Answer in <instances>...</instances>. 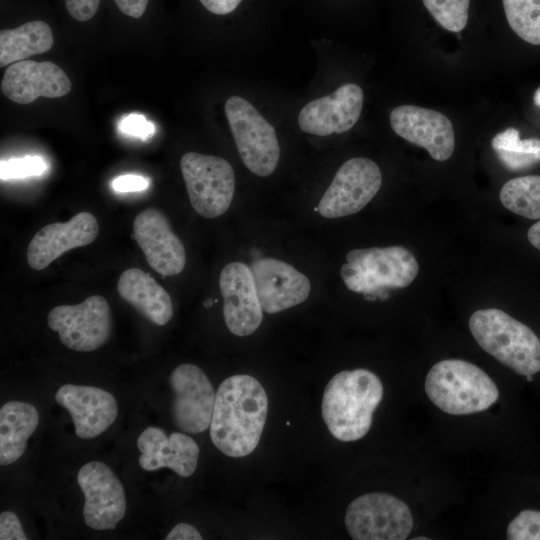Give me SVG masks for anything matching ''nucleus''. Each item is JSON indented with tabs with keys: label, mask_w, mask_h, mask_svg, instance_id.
Segmentation results:
<instances>
[{
	"label": "nucleus",
	"mask_w": 540,
	"mask_h": 540,
	"mask_svg": "<svg viewBox=\"0 0 540 540\" xmlns=\"http://www.w3.org/2000/svg\"><path fill=\"white\" fill-rule=\"evenodd\" d=\"M268 398L261 383L250 375L226 378L218 387L210 424L215 447L229 457L252 453L261 438Z\"/></svg>",
	"instance_id": "obj_1"
},
{
	"label": "nucleus",
	"mask_w": 540,
	"mask_h": 540,
	"mask_svg": "<svg viewBox=\"0 0 540 540\" xmlns=\"http://www.w3.org/2000/svg\"><path fill=\"white\" fill-rule=\"evenodd\" d=\"M383 397L379 377L367 369L335 374L324 389L322 417L329 432L344 442L363 438Z\"/></svg>",
	"instance_id": "obj_2"
},
{
	"label": "nucleus",
	"mask_w": 540,
	"mask_h": 540,
	"mask_svg": "<svg viewBox=\"0 0 540 540\" xmlns=\"http://www.w3.org/2000/svg\"><path fill=\"white\" fill-rule=\"evenodd\" d=\"M469 329L479 346L517 374L540 371V339L522 322L496 309L475 311Z\"/></svg>",
	"instance_id": "obj_3"
},
{
	"label": "nucleus",
	"mask_w": 540,
	"mask_h": 540,
	"mask_svg": "<svg viewBox=\"0 0 540 540\" xmlns=\"http://www.w3.org/2000/svg\"><path fill=\"white\" fill-rule=\"evenodd\" d=\"M346 261L340 270L343 282L369 300L385 299L386 290L409 286L419 272L417 259L402 246L354 249Z\"/></svg>",
	"instance_id": "obj_4"
},
{
	"label": "nucleus",
	"mask_w": 540,
	"mask_h": 540,
	"mask_svg": "<svg viewBox=\"0 0 540 540\" xmlns=\"http://www.w3.org/2000/svg\"><path fill=\"white\" fill-rule=\"evenodd\" d=\"M431 402L450 415H467L488 409L499 397L494 381L478 366L446 359L431 367L425 379Z\"/></svg>",
	"instance_id": "obj_5"
},
{
	"label": "nucleus",
	"mask_w": 540,
	"mask_h": 540,
	"mask_svg": "<svg viewBox=\"0 0 540 540\" xmlns=\"http://www.w3.org/2000/svg\"><path fill=\"white\" fill-rule=\"evenodd\" d=\"M225 114L243 164L259 177L271 175L280 157L274 127L240 96L234 95L226 100Z\"/></svg>",
	"instance_id": "obj_6"
},
{
	"label": "nucleus",
	"mask_w": 540,
	"mask_h": 540,
	"mask_svg": "<svg viewBox=\"0 0 540 540\" xmlns=\"http://www.w3.org/2000/svg\"><path fill=\"white\" fill-rule=\"evenodd\" d=\"M180 168L190 203L204 218L224 214L233 199L235 174L224 158L196 152L185 153Z\"/></svg>",
	"instance_id": "obj_7"
},
{
	"label": "nucleus",
	"mask_w": 540,
	"mask_h": 540,
	"mask_svg": "<svg viewBox=\"0 0 540 540\" xmlns=\"http://www.w3.org/2000/svg\"><path fill=\"white\" fill-rule=\"evenodd\" d=\"M346 529L354 540H403L413 528L406 503L385 493H368L355 498L345 514Z\"/></svg>",
	"instance_id": "obj_8"
},
{
	"label": "nucleus",
	"mask_w": 540,
	"mask_h": 540,
	"mask_svg": "<svg viewBox=\"0 0 540 540\" xmlns=\"http://www.w3.org/2000/svg\"><path fill=\"white\" fill-rule=\"evenodd\" d=\"M47 322L65 347L79 352L98 349L108 341L112 330L109 304L100 295L89 296L76 305L52 308Z\"/></svg>",
	"instance_id": "obj_9"
},
{
	"label": "nucleus",
	"mask_w": 540,
	"mask_h": 540,
	"mask_svg": "<svg viewBox=\"0 0 540 540\" xmlns=\"http://www.w3.org/2000/svg\"><path fill=\"white\" fill-rule=\"evenodd\" d=\"M382 185L378 165L364 157L344 162L322 196L317 211L333 219L355 214L377 194Z\"/></svg>",
	"instance_id": "obj_10"
},
{
	"label": "nucleus",
	"mask_w": 540,
	"mask_h": 540,
	"mask_svg": "<svg viewBox=\"0 0 540 540\" xmlns=\"http://www.w3.org/2000/svg\"><path fill=\"white\" fill-rule=\"evenodd\" d=\"M173 390L171 415L175 426L196 434L210 427L216 393L202 371L193 364H181L170 375Z\"/></svg>",
	"instance_id": "obj_11"
},
{
	"label": "nucleus",
	"mask_w": 540,
	"mask_h": 540,
	"mask_svg": "<svg viewBox=\"0 0 540 540\" xmlns=\"http://www.w3.org/2000/svg\"><path fill=\"white\" fill-rule=\"evenodd\" d=\"M84 494L83 517L86 525L95 530L114 529L126 512L122 483L103 462L84 464L77 475Z\"/></svg>",
	"instance_id": "obj_12"
},
{
	"label": "nucleus",
	"mask_w": 540,
	"mask_h": 540,
	"mask_svg": "<svg viewBox=\"0 0 540 540\" xmlns=\"http://www.w3.org/2000/svg\"><path fill=\"white\" fill-rule=\"evenodd\" d=\"M393 131L409 143L426 149L436 161L448 160L455 148L452 122L444 114L415 105H401L389 116Z\"/></svg>",
	"instance_id": "obj_13"
},
{
	"label": "nucleus",
	"mask_w": 540,
	"mask_h": 540,
	"mask_svg": "<svg viewBox=\"0 0 540 540\" xmlns=\"http://www.w3.org/2000/svg\"><path fill=\"white\" fill-rule=\"evenodd\" d=\"M363 102L364 93L359 85L344 84L304 105L298 115L299 127L317 136L346 132L359 120Z\"/></svg>",
	"instance_id": "obj_14"
},
{
	"label": "nucleus",
	"mask_w": 540,
	"mask_h": 540,
	"mask_svg": "<svg viewBox=\"0 0 540 540\" xmlns=\"http://www.w3.org/2000/svg\"><path fill=\"white\" fill-rule=\"evenodd\" d=\"M219 287L229 331L236 336L254 333L262 322L263 309L250 268L241 262L227 264L220 273Z\"/></svg>",
	"instance_id": "obj_15"
},
{
	"label": "nucleus",
	"mask_w": 540,
	"mask_h": 540,
	"mask_svg": "<svg viewBox=\"0 0 540 540\" xmlns=\"http://www.w3.org/2000/svg\"><path fill=\"white\" fill-rule=\"evenodd\" d=\"M133 235L152 269L163 276L182 272L186 252L162 212L155 208L141 211L134 219Z\"/></svg>",
	"instance_id": "obj_16"
},
{
	"label": "nucleus",
	"mask_w": 540,
	"mask_h": 540,
	"mask_svg": "<svg viewBox=\"0 0 540 540\" xmlns=\"http://www.w3.org/2000/svg\"><path fill=\"white\" fill-rule=\"evenodd\" d=\"M263 311L274 314L304 302L310 293L309 279L290 264L261 258L250 267Z\"/></svg>",
	"instance_id": "obj_17"
},
{
	"label": "nucleus",
	"mask_w": 540,
	"mask_h": 540,
	"mask_svg": "<svg viewBox=\"0 0 540 540\" xmlns=\"http://www.w3.org/2000/svg\"><path fill=\"white\" fill-rule=\"evenodd\" d=\"M55 401L70 413L75 434L82 439L99 436L118 415L115 397L94 386L64 384L56 392Z\"/></svg>",
	"instance_id": "obj_18"
},
{
	"label": "nucleus",
	"mask_w": 540,
	"mask_h": 540,
	"mask_svg": "<svg viewBox=\"0 0 540 540\" xmlns=\"http://www.w3.org/2000/svg\"><path fill=\"white\" fill-rule=\"evenodd\" d=\"M99 232L95 216L80 212L67 222L42 227L27 248V262L33 270H43L64 252L92 243Z\"/></svg>",
	"instance_id": "obj_19"
},
{
	"label": "nucleus",
	"mask_w": 540,
	"mask_h": 540,
	"mask_svg": "<svg viewBox=\"0 0 540 540\" xmlns=\"http://www.w3.org/2000/svg\"><path fill=\"white\" fill-rule=\"evenodd\" d=\"M1 90L11 101L25 105L41 96L60 98L70 92L71 82L66 73L50 61L22 60L5 70Z\"/></svg>",
	"instance_id": "obj_20"
},
{
	"label": "nucleus",
	"mask_w": 540,
	"mask_h": 540,
	"mask_svg": "<svg viewBox=\"0 0 540 540\" xmlns=\"http://www.w3.org/2000/svg\"><path fill=\"white\" fill-rule=\"evenodd\" d=\"M139 465L146 471L170 468L181 477H190L197 468L199 447L190 436L173 432L166 436L158 427L146 428L138 437Z\"/></svg>",
	"instance_id": "obj_21"
},
{
	"label": "nucleus",
	"mask_w": 540,
	"mask_h": 540,
	"mask_svg": "<svg viewBox=\"0 0 540 540\" xmlns=\"http://www.w3.org/2000/svg\"><path fill=\"white\" fill-rule=\"evenodd\" d=\"M119 295L150 322L163 326L173 316L167 291L149 274L138 268L125 270L117 283Z\"/></svg>",
	"instance_id": "obj_22"
},
{
	"label": "nucleus",
	"mask_w": 540,
	"mask_h": 540,
	"mask_svg": "<svg viewBox=\"0 0 540 540\" xmlns=\"http://www.w3.org/2000/svg\"><path fill=\"white\" fill-rule=\"evenodd\" d=\"M37 409L30 403L12 400L0 409V464L9 465L25 452L27 441L38 426Z\"/></svg>",
	"instance_id": "obj_23"
},
{
	"label": "nucleus",
	"mask_w": 540,
	"mask_h": 540,
	"mask_svg": "<svg viewBox=\"0 0 540 540\" xmlns=\"http://www.w3.org/2000/svg\"><path fill=\"white\" fill-rule=\"evenodd\" d=\"M53 46L50 26L41 20L26 22L0 32V67L49 51Z\"/></svg>",
	"instance_id": "obj_24"
},
{
	"label": "nucleus",
	"mask_w": 540,
	"mask_h": 540,
	"mask_svg": "<svg viewBox=\"0 0 540 540\" xmlns=\"http://www.w3.org/2000/svg\"><path fill=\"white\" fill-rule=\"evenodd\" d=\"M491 145L502 164L512 171L528 169L540 161V140L520 139L513 127L495 135Z\"/></svg>",
	"instance_id": "obj_25"
},
{
	"label": "nucleus",
	"mask_w": 540,
	"mask_h": 540,
	"mask_svg": "<svg viewBox=\"0 0 540 540\" xmlns=\"http://www.w3.org/2000/svg\"><path fill=\"white\" fill-rule=\"evenodd\" d=\"M499 198L509 211L527 219H540V176L510 179L502 186Z\"/></svg>",
	"instance_id": "obj_26"
},
{
	"label": "nucleus",
	"mask_w": 540,
	"mask_h": 540,
	"mask_svg": "<svg viewBox=\"0 0 540 540\" xmlns=\"http://www.w3.org/2000/svg\"><path fill=\"white\" fill-rule=\"evenodd\" d=\"M510 28L525 42L540 45V0H502Z\"/></svg>",
	"instance_id": "obj_27"
},
{
	"label": "nucleus",
	"mask_w": 540,
	"mask_h": 540,
	"mask_svg": "<svg viewBox=\"0 0 540 540\" xmlns=\"http://www.w3.org/2000/svg\"><path fill=\"white\" fill-rule=\"evenodd\" d=\"M428 12L445 30L460 32L468 22L470 0H422Z\"/></svg>",
	"instance_id": "obj_28"
},
{
	"label": "nucleus",
	"mask_w": 540,
	"mask_h": 540,
	"mask_svg": "<svg viewBox=\"0 0 540 540\" xmlns=\"http://www.w3.org/2000/svg\"><path fill=\"white\" fill-rule=\"evenodd\" d=\"M47 165L39 156L12 158L1 162V180L26 178L41 175Z\"/></svg>",
	"instance_id": "obj_29"
},
{
	"label": "nucleus",
	"mask_w": 540,
	"mask_h": 540,
	"mask_svg": "<svg viewBox=\"0 0 540 540\" xmlns=\"http://www.w3.org/2000/svg\"><path fill=\"white\" fill-rule=\"evenodd\" d=\"M509 540H540V511L523 510L507 527Z\"/></svg>",
	"instance_id": "obj_30"
},
{
	"label": "nucleus",
	"mask_w": 540,
	"mask_h": 540,
	"mask_svg": "<svg viewBox=\"0 0 540 540\" xmlns=\"http://www.w3.org/2000/svg\"><path fill=\"white\" fill-rule=\"evenodd\" d=\"M118 129L126 135L141 139H148L155 133L154 124L140 114L123 117L118 123Z\"/></svg>",
	"instance_id": "obj_31"
},
{
	"label": "nucleus",
	"mask_w": 540,
	"mask_h": 540,
	"mask_svg": "<svg viewBox=\"0 0 540 540\" xmlns=\"http://www.w3.org/2000/svg\"><path fill=\"white\" fill-rule=\"evenodd\" d=\"M1 540H27L22 525L14 512L4 511L0 514Z\"/></svg>",
	"instance_id": "obj_32"
},
{
	"label": "nucleus",
	"mask_w": 540,
	"mask_h": 540,
	"mask_svg": "<svg viewBox=\"0 0 540 540\" xmlns=\"http://www.w3.org/2000/svg\"><path fill=\"white\" fill-rule=\"evenodd\" d=\"M69 15L77 21H88L97 12L100 0H64Z\"/></svg>",
	"instance_id": "obj_33"
},
{
	"label": "nucleus",
	"mask_w": 540,
	"mask_h": 540,
	"mask_svg": "<svg viewBox=\"0 0 540 540\" xmlns=\"http://www.w3.org/2000/svg\"><path fill=\"white\" fill-rule=\"evenodd\" d=\"M149 179L141 175L126 174L112 181V188L117 192H138L149 186Z\"/></svg>",
	"instance_id": "obj_34"
},
{
	"label": "nucleus",
	"mask_w": 540,
	"mask_h": 540,
	"mask_svg": "<svg viewBox=\"0 0 540 540\" xmlns=\"http://www.w3.org/2000/svg\"><path fill=\"white\" fill-rule=\"evenodd\" d=\"M165 540H202V536L192 525L179 523L167 534Z\"/></svg>",
	"instance_id": "obj_35"
},
{
	"label": "nucleus",
	"mask_w": 540,
	"mask_h": 540,
	"mask_svg": "<svg viewBox=\"0 0 540 540\" xmlns=\"http://www.w3.org/2000/svg\"><path fill=\"white\" fill-rule=\"evenodd\" d=\"M119 10L125 15L138 19L146 11L149 0H114Z\"/></svg>",
	"instance_id": "obj_36"
},
{
	"label": "nucleus",
	"mask_w": 540,
	"mask_h": 540,
	"mask_svg": "<svg viewBox=\"0 0 540 540\" xmlns=\"http://www.w3.org/2000/svg\"><path fill=\"white\" fill-rule=\"evenodd\" d=\"M210 12L216 15H226L233 12L242 0H199Z\"/></svg>",
	"instance_id": "obj_37"
},
{
	"label": "nucleus",
	"mask_w": 540,
	"mask_h": 540,
	"mask_svg": "<svg viewBox=\"0 0 540 540\" xmlns=\"http://www.w3.org/2000/svg\"><path fill=\"white\" fill-rule=\"evenodd\" d=\"M527 238L532 246L540 250V220L529 228Z\"/></svg>",
	"instance_id": "obj_38"
},
{
	"label": "nucleus",
	"mask_w": 540,
	"mask_h": 540,
	"mask_svg": "<svg viewBox=\"0 0 540 540\" xmlns=\"http://www.w3.org/2000/svg\"><path fill=\"white\" fill-rule=\"evenodd\" d=\"M533 100L535 105L540 107V87L535 91Z\"/></svg>",
	"instance_id": "obj_39"
},
{
	"label": "nucleus",
	"mask_w": 540,
	"mask_h": 540,
	"mask_svg": "<svg viewBox=\"0 0 540 540\" xmlns=\"http://www.w3.org/2000/svg\"><path fill=\"white\" fill-rule=\"evenodd\" d=\"M212 304H213V300H212V299H208V300L204 303V306H205V307H210V306H212Z\"/></svg>",
	"instance_id": "obj_40"
},
{
	"label": "nucleus",
	"mask_w": 540,
	"mask_h": 540,
	"mask_svg": "<svg viewBox=\"0 0 540 540\" xmlns=\"http://www.w3.org/2000/svg\"><path fill=\"white\" fill-rule=\"evenodd\" d=\"M526 378H527L528 381H532V380H533L532 375H528V376H526Z\"/></svg>",
	"instance_id": "obj_41"
},
{
	"label": "nucleus",
	"mask_w": 540,
	"mask_h": 540,
	"mask_svg": "<svg viewBox=\"0 0 540 540\" xmlns=\"http://www.w3.org/2000/svg\"><path fill=\"white\" fill-rule=\"evenodd\" d=\"M414 539L417 540V539H429V538H426V537H416V538H414Z\"/></svg>",
	"instance_id": "obj_42"
}]
</instances>
